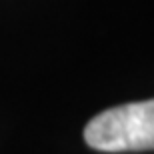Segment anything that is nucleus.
I'll use <instances>...</instances> for the list:
<instances>
[{"label": "nucleus", "instance_id": "nucleus-1", "mask_svg": "<svg viewBox=\"0 0 154 154\" xmlns=\"http://www.w3.org/2000/svg\"><path fill=\"white\" fill-rule=\"evenodd\" d=\"M84 140L100 152L154 150V98L102 110L86 124Z\"/></svg>", "mask_w": 154, "mask_h": 154}]
</instances>
